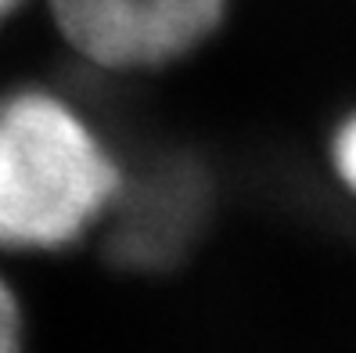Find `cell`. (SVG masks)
Listing matches in <instances>:
<instances>
[{"instance_id":"6da1fadb","label":"cell","mask_w":356,"mask_h":353,"mask_svg":"<svg viewBox=\"0 0 356 353\" xmlns=\"http://www.w3.org/2000/svg\"><path fill=\"white\" fill-rule=\"evenodd\" d=\"M119 195V166L61 97L0 101V245L61 249Z\"/></svg>"},{"instance_id":"7a4b0ae2","label":"cell","mask_w":356,"mask_h":353,"mask_svg":"<svg viewBox=\"0 0 356 353\" xmlns=\"http://www.w3.org/2000/svg\"><path fill=\"white\" fill-rule=\"evenodd\" d=\"M65 40L108 69L162 65L220 26L227 0H51Z\"/></svg>"},{"instance_id":"3957f363","label":"cell","mask_w":356,"mask_h":353,"mask_svg":"<svg viewBox=\"0 0 356 353\" xmlns=\"http://www.w3.org/2000/svg\"><path fill=\"white\" fill-rule=\"evenodd\" d=\"M0 353H22V310L0 278Z\"/></svg>"},{"instance_id":"277c9868","label":"cell","mask_w":356,"mask_h":353,"mask_svg":"<svg viewBox=\"0 0 356 353\" xmlns=\"http://www.w3.org/2000/svg\"><path fill=\"white\" fill-rule=\"evenodd\" d=\"M334 166H339L342 180L356 191V116L339 130V137H334Z\"/></svg>"},{"instance_id":"5b68a950","label":"cell","mask_w":356,"mask_h":353,"mask_svg":"<svg viewBox=\"0 0 356 353\" xmlns=\"http://www.w3.org/2000/svg\"><path fill=\"white\" fill-rule=\"evenodd\" d=\"M15 8H18V0H0V18H8Z\"/></svg>"}]
</instances>
